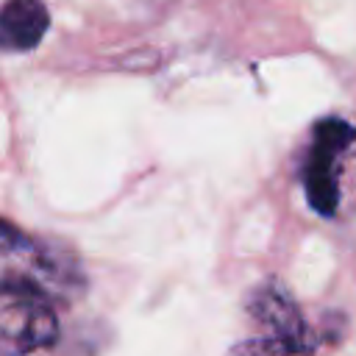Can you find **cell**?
Returning a JSON list of instances; mask_svg holds the SVG:
<instances>
[{"mask_svg":"<svg viewBox=\"0 0 356 356\" xmlns=\"http://www.w3.org/2000/svg\"><path fill=\"white\" fill-rule=\"evenodd\" d=\"M83 286L86 275L67 248L0 220V295L72 303Z\"/></svg>","mask_w":356,"mask_h":356,"instance_id":"obj_1","label":"cell"},{"mask_svg":"<svg viewBox=\"0 0 356 356\" xmlns=\"http://www.w3.org/2000/svg\"><path fill=\"white\" fill-rule=\"evenodd\" d=\"M353 142L356 128L339 117H325L312 131V147L303 164V189L309 206L320 217H334L339 209V161Z\"/></svg>","mask_w":356,"mask_h":356,"instance_id":"obj_2","label":"cell"},{"mask_svg":"<svg viewBox=\"0 0 356 356\" xmlns=\"http://www.w3.org/2000/svg\"><path fill=\"white\" fill-rule=\"evenodd\" d=\"M61 337L53 303L42 298H14L0 306V356H31L53 348Z\"/></svg>","mask_w":356,"mask_h":356,"instance_id":"obj_3","label":"cell"},{"mask_svg":"<svg viewBox=\"0 0 356 356\" xmlns=\"http://www.w3.org/2000/svg\"><path fill=\"white\" fill-rule=\"evenodd\" d=\"M50 28V11L42 0H6L0 6V50L31 53Z\"/></svg>","mask_w":356,"mask_h":356,"instance_id":"obj_4","label":"cell"},{"mask_svg":"<svg viewBox=\"0 0 356 356\" xmlns=\"http://www.w3.org/2000/svg\"><path fill=\"white\" fill-rule=\"evenodd\" d=\"M317 334L309 328L300 331H259L228 348L225 356H314Z\"/></svg>","mask_w":356,"mask_h":356,"instance_id":"obj_5","label":"cell"}]
</instances>
